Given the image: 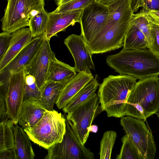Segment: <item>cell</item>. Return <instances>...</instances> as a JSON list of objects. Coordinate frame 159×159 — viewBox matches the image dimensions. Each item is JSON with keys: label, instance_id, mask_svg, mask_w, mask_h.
Listing matches in <instances>:
<instances>
[{"label": "cell", "instance_id": "obj_16", "mask_svg": "<svg viewBox=\"0 0 159 159\" xmlns=\"http://www.w3.org/2000/svg\"><path fill=\"white\" fill-rule=\"evenodd\" d=\"M94 78L92 73L78 72L63 85L55 103L59 109L63 108L85 85Z\"/></svg>", "mask_w": 159, "mask_h": 159}, {"label": "cell", "instance_id": "obj_32", "mask_svg": "<svg viewBox=\"0 0 159 159\" xmlns=\"http://www.w3.org/2000/svg\"><path fill=\"white\" fill-rule=\"evenodd\" d=\"M96 1L97 0H73L57 6V8L51 12L58 13L76 10L83 9L89 4Z\"/></svg>", "mask_w": 159, "mask_h": 159}, {"label": "cell", "instance_id": "obj_7", "mask_svg": "<svg viewBox=\"0 0 159 159\" xmlns=\"http://www.w3.org/2000/svg\"><path fill=\"white\" fill-rule=\"evenodd\" d=\"M66 131L62 141L47 149L45 159H93L94 155L77 138L69 120L66 118Z\"/></svg>", "mask_w": 159, "mask_h": 159}, {"label": "cell", "instance_id": "obj_36", "mask_svg": "<svg viewBox=\"0 0 159 159\" xmlns=\"http://www.w3.org/2000/svg\"><path fill=\"white\" fill-rule=\"evenodd\" d=\"M0 159H16L14 148L0 152Z\"/></svg>", "mask_w": 159, "mask_h": 159}, {"label": "cell", "instance_id": "obj_2", "mask_svg": "<svg viewBox=\"0 0 159 159\" xmlns=\"http://www.w3.org/2000/svg\"><path fill=\"white\" fill-rule=\"evenodd\" d=\"M137 79L127 75H109L99 84L98 93L102 110L108 117L124 116L126 102Z\"/></svg>", "mask_w": 159, "mask_h": 159}, {"label": "cell", "instance_id": "obj_37", "mask_svg": "<svg viewBox=\"0 0 159 159\" xmlns=\"http://www.w3.org/2000/svg\"><path fill=\"white\" fill-rule=\"evenodd\" d=\"M147 14L154 19L159 21V11L155 10H145L142 9Z\"/></svg>", "mask_w": 159, "mask_h": 159}, {"label": "cell", "instance_id": "obj_34", "mask_svg": "<svg viewBox=\"0 0 159 159\" xmlns=\"http://www.w3.org/2000/svg\"><path fill=\"white\" fill-rule=\"evenodd\" d=\"M11 38V34L4 31L0 34V59L7 50Z\"/></svg>", "mask_w": 159, "mask_h": 159}, {"label": "cell", "instance_id": "obj_15", "mask_svg": "<svg viewBox=\"0 0 159 159\" xmlns=\"http://www.w3.org/2000/svg\"><path fill=\"white\" fill-rule=\"evenodd\" d=\"M83 9L53 13H48V19L47 29L44 34L49 40L54 36H57L58 32L64 31L69 26H73L76 22H80Z\"/></svg>", "mask_w": 159, "mask_h": 159}, {"label": "cell", "instance_id": "obj_6", "mask_svg": "<svg viewBox=\"0 0 159 159\" xmlns=\"http://www.w3.org/2000/svg\"><path fill=\"white\" fill-rule=\"evenodd\" d=\"M144 121L130 116H123L120 124L143 159H154L156 152L155 141Z\"/></svg>", "mask_w": 159, "mask_h": 159}, {"label": "cell", "instance_id": "obj_12", "mask_svg": "<svg viewBox=\"0 0 159 159\" xmlns=\"http://www.w3.org/2000/svg\"><path fill=\"white\" fill-rule=\"evenodd\" d=\"M25 73L23 70L12 75L5 97L9 119L17 125L25 95Z\"/></svg>", "mask_w": 159, "mask_h": 159}, {"label": "cell", "instance_id": "obj_28", "mask_svg": "<svg viewBox=\"0 0 159 159\" xmlns=\"http://www.w3.org/2000/svg\"><path fill=\"white\" fill-rule=\"evenodd\" d=\"M117 137L116 133L113 130L105 132L100 141L99 154L100 159H110L112 150Z\"/></svg>", "mask_w": 159, "mask_h": 159}, {"label": "cell", "instance_id": "obj_33", "mask_svg": "<svg viewBox=\"0 0 159 159\" xmlns=\"http://www.w3.org/2000/svg\"><path fill=\"white\" fill-rule=\"evenodd\" d=\"M131 6L134 12L141 7L145 10L159 11V0H130Z\"/></svg>", "mask_w": 159, "mask_h": 159}, {"label": "cell", "instance_id": "obj_30", "mask_svg": "<svg viewBox=\"0 0 159 159\" xmlns=\"http://www.w3.org/2000/svg\"><path fill=\"white\" fill-rule=\"evenodd\" d=\"M41 98V89L37 84L35 78L33 76L25 73L24 101L30 99L40 100Z\"/></svg>", "mask_w": 159, "mask_h": 159}, {"label": "cell", "instance_id": "obj_20", "mask_svg": "<svg viewBox=\"0 0 159 159\" xmlns=\"http://www.w3.org/2000/svg\"><path fill=\"white\" fill-rule=\"evenodd\" d=\"M14 149L16 159H34L35 157L30 139L22 128L17 125L14 128Z\"/></svg>", "mask_w": 159, "mask_h": 159}, {"label": "cell", "instance_id": "obj_27", "mask_svg": "<svg viewBox=\"0 0 159 159\" xmlns=\"http://www.w3.org/2000/svg\"><path fill=\"white\" fill-rule=\"evenodd\" d=\"M122 145L116 159H143L142 155L129 140L127 134L121 139Z\"/></svg>", "mask_w": 159, "mask_h": 159}, {"label": "cell", "instance_id": "obj_39", "mask_svg": "<svg viewBox=\"0 0 159 159\" xmlns=\"http://www.w3.org/2000/svg\"><path fill=\"white\" fill-rule=\"evenodd\" d=\"M98 129V126L96 125H91L88 129L89 132H92L94 133H96Z\"/></svg>", "mask_w": 159, "mask_h": 159}, {"label": "cell", "instance_id": "obj_38", "mask_svg": "<svg viewBox=\"0 0 159 159\" xmlns=\"http://www.w3.org/2000/svg\"><path fill=\"white\" fill-rule=\"evenodd\" d=\"M118 0H99L98 2L107 6Z\"/></svg>", "mask_w": 159, "mask_h": 159}, {"label": "cell", "instance_id": "obj_4", "mask_svg": "<svg viewBox=\"0 0 159 159\" xmlns=\"http://www.w3.org/2000/svg\"><path fill=\"white\" fill-rule=\"evenodd\" d=\"M66 118L56 110H47L33 127L24 130L30 140L48 149L57 143H61L66 131Z\"/></svg>", "mask_w": 159, "mask_h": 159}, {"label": "cell", "instance_id": "obj_17", "mask_svg": "<svg viewBox=\"0 0 159 159\" xmlns=\"http://www.w3.org/2000/svg\"><path fill=\"white\" fill-rule=\"evenodd\" d=\"M34 38L29 28H21L11 34L9 47L0 59V70L6 66Z\"/></svg>", "mask_w": 159, "mask_h": 159}, {"label": "cell", "instance_id": "obj_10", "mask_svg": "<svg viewBox=\"0 0 159 159\" xmlns=\"http://www.w3.org/2000/svg\"><path fill=\"white\" fill-rule=\"evenodd\" d=\"M44 37L43 34L34 38L30 43L0 70V97L5 98L11 76L25 70L39 49Z\"/></svg>", "mask_w": 159, "mask_h": 159}, {"label": "cell", "instance_id": "obj_5", "mask_svg": "<svg viewBox=\"0 0 159 159\" xmlns=\"http://www.w3.org/2000/svg\"><path fill=\"white\" fill-rule=\"evenodd\" d=\"M44 0H7L1 20L3 31L11 34L29 26L30 20L41 11Z\"/></svg>", "mask_w": 159, "mask_h": 159}, {"label": "cell", "instance_id": "obj_26", "mask_svg": "<svg viewBox=\"0 0 159 159\" xmlns=\"http://www.w3.org/2000/svg\"><path fill=\"white\" fill-rule=\"evenodd\" d=\"M48 19V13L44 8L30 19L28 26L33 37L41 36L45 33Z\"/></svg>", "mask_w": 159, "mask_h": 159}, {"label": "cell", "instance_id": "obj_3", "mask_svg": "<svg viewBox=\"0 0 159 159\" xmlns=\"http://www.w3.org/2000/svg\"><path fill=\"white\" fill-rule=\"evenodd\" d=\"M159 109V77L154 76L137 82L127 99L124 115L145 120Z\"/></svg>", "mask_w": 159, "mask_h": 159}, {"label": "cell", "instance_id": "obj_18", "mask_svg": "<svg viewBox=\"0 0 159 159\" xmlns=\"http://www.w3.org/2000/svg\"><path fill=\"white\" fill-rule=\"evenodd\" d=\"M47 111L40 100L30 99L24 101L18 123L23 129L32 128Z\"/></svg>", "mask_w": 159, "mask_h": 159}, {"label": "cell", "instance_id": "obj_14", "mask_svg": "<svg viewBox=\"0 0 159 159\" xmlns=\"http://www.w3.org/2000/svg\"><path fill=\"white\" fill-rule=\"evenodd\" d=\"M49 42L44 36L38 51L24 70L25 73L35 78L40 89L46 83L50 61L55 54L51 49Z\"/></svg>", "mask_w": 159, "mask_h": 159}, {"label": "cell", "instance_id": "obj_9", "mask_svg": "<svg viewBox=\"0 0 159 159\" xmlns=\"http://www.w3.org/2000/svg\"><path fill=\"white\" fill-rule=\"evenodd\" d=\"M108 7L96 1L83 9L80 19L81 34L88 44L97 36L107 25Z\"/></svg>", "mask_w": 159, "mask_h": 159}, {"label": "cell", "instance_id": "obj_35", "mask_svg": "<svg viewBox=\"0 0 159 159\" xmlns=\"http://www.w3.org/2000/svg\"><path fill=\"white\" fill-rule=\"evenodd\" d=\"M8 119H9L7 113L5 98H0V122Z\"/></svg>", "mask_w": 159, "mask_h": 159}, {"label": "cell", "instance_id": "obj_19", "mask_svg": "<svg viewBox=\"0 0 159 159\" xmlns=\"http://www.w3.org/2000/svg\"><path fill=\"white\" fill-rule=\"evenodd\" d=\"M76 72L74 67L58 60L54 54L50 61L46 83L52 81L64 85L72 78L77 74Z\"/></svg>", "mask_w": 159, "mask_h": 159}, {"label": "cell", "instance_id": "obj_21", "mask_svg": "<svg viewBox=\"0 0 159 159\" xmlns=\"http://www.w3.org/2000/svg\"><path fill=\"white\" fill-rule=\"evenodd\" d=\"M107 7L109 14L107 26L130 21L134 14L130 0H118Z\"/></svg>", "mask_w": 159, "mask_h": 159}, {"label": "cell", "instance_id": "obj_8", "mask_svg": "<svg viewBox=\"0 0 159 159\" xmlns=\"http://www.w3.org/2000/svg\"><path fill=\"white\" fill-rule=\"evenodd\" d=\"M100 103L98 95L95 93L66 116V118L70 121L77 138L83 145H84L89 136L88 128L103 111Z\"/></svg>", "mask_w": 159, "mask_h": 159}, {"label": "cell", "instance_id": "obj_42", "mask_svg": "<svg viewBox=\"0 0 159 159\" xmlns=\"http://www.w3.org/2000/svg\"><path fill=\"white\" fill-rule=\"evenodd\" d=\"M99 0H97V1H99Z\"/></svg>", "mask_w": 159, "mask_h": 159}, {"label": "cell", "instance_id": "obj_29", "mask_svg": "<svg viewBox=\"0 0 159 159\" xmlns=\"http://www.w3.org/2000/svg\"><path fill=\"white\" fill-rule=\"evenodd\" d=\"M131 21L143 33L147 40L149 48L152 44L150 24L145 12L142 10L138 13L134 14Z\"/></svg>", "mask_w": 159, "mask_h": 159}, {"label": "cell", "instance_id": "obj_25", "mask_svg": "<svg viewBox=\"0 0 159 159\" xmlns=\"http://www.w3.org/2000/svg\"><path fill=\"white\" fill-rule=\"evenodd\" d=\"M14 125L10 119L2 121L0 124V152L14 148Z\"/></svg>", "mask_w": 159, "mask_h": 159}, {"label": "cell", "instance_id": "obj_13", "mask_svg": "<svg viewBox=\"0 0 159 159\" xmlns=\"http://www.w3.org/2000/svg\"><path fill=\"white\" fill-rule=\"evenodd\" d=\"M64 43L73 58L77 72L91 73L90 69L95 70L92 55L81 34H72L64 40Z\"/></svg>", "mask_w": 159, "mask_h": 159}, {"label": "cell", "instance_id": "obj_23", "mask_svg": "<svg viewBox=\"0 0 159 159\" xmlns=\"http://www.w3.org/2000/svg\"><path fill=\"white\" fill-rule=\"evenodd\" d=\"M148 48V43L145 35L131 20L125 37L123 48L134 50Z\"/></svg>", "mask_w": 159, "mask_h": 159}, {"label": "cell", "instance_id": "obj_22", "mask_svg": "<svg viewBox=\"0 0 159 159\" xmlns=\"http://www.w3.org/2000/svg\"><path fill=\"white\" fill-rule=\"evenodd\" d=\"M97 75L92 81L85 85L63 108V111L68 113L87 101L96 93L99 85Z\"/></svg>", "mask_w": 159, "mask_h": 159}, {"label": "cell", "instance_id": "obj_40", "mask_svg": "<svg viewBox=\"0 0 159 159\" xmlns=\"http://www.w3.org/2000/svg\"><path fill=\"white\" fill-rule=\"evenodd\" d=\"M73 0H55L56 4L57 6L66 3Z\"/></svg>", "mask_w": 159, "mask_h": 159}, {"label": "cell", "instance_id": "obj_41", "mask_svg": "<svg viewBox=\"0 0 159 159\" xmlns=\"http://www.w3.org/2000/svg\"><path fill=\"white\" fill-rule=\"evenodd\" d=\"M155 114L157 115L158 117L159 118V109L158 111Z\"/></svg>", "mask_w": 159, "mask_h": 159}, {"label": "cell", "instance_id": "obj_24", "mask_svg": "<svg viewBox=\"0 0 159 159\" xmlns=\"http://www.w3.org/2000/svg\"><path fill=\"white\" fill-rule=\"evenodd\" d=\"M62 85L57 82L49 81L46 83L41 89L40 101L47 110H53L54 104L58 97Z\"/></svg>", "mask_w": 159, "mask_h": 159}, {"label": "cell", "instance_id": "obj_31", "mask_svg": "<svg viewBox=\"0 0 159 159\" xmlns=\"http://www.w3.org/2000/svg\"><path fill=\"white\" fill-rule=\"evenodd\" d=\"M143 11L148 20L150 27L152 44L149 49L159 57V21L154 19Z\"/></svg>", "mask_w": 159, "mask_h": 159}, {"label": "cell", "instance_id": "obj_11", "mask_svg": "<svg viewBox=\"0 0 159 159\" xmlns=\"http://www.w3.org/2000/svg\"><path fill=\"white\" fill-rule=\"evenodd\" d=\"M131 20L120 22L111 26H106L97 36L87 44L92 54L106 52L123 46Z\"/></svg>", "mask_w": 159, "mask_h": 159}, {"label": "cell", "instance_id": "obj_1", "mask_svg": "<svg viewBox=\"0 0 159 159\" xmlns=\"http://www.w3.org/2000/svg\"><path fill=\"white\" fill-rule=\"evenodd\" d=\"M108 65L121 75L142 80L159 75V57L148 48H123L119 52L107 57Z\"/></svg>", "mask_w": 159, "mask_h": 159}]
</instances>
